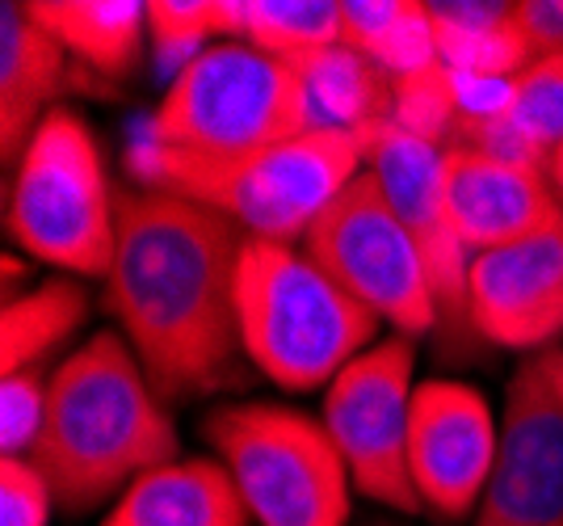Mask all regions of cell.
I'll return each instance as SVG.
<instances>
[{"instance_id":"cell-27","label":"cell","mask_w":563,"mask_h":526,"mask_svg":"<svg viewBox=\"0 0 563 526\" xmlns=\"http://www.w3.org/2000/svg\"><path fill=\"white\" fill-rule=\"evenodd\" d=\"M551 366H555V387L563 396V350H551Z\"/></svg>"},{"instance_id":"cell-17","label":"cell","mask_w":563,"mask_h":526,"mask_svg":"<svg viewBox=\"0 0 563 526\" xmlns=\"http://www.w3.org/2000/svg\"><path fill=\"white\" fill-rule=\"evenodd\" d=\"M471 122V140H459L479 152H493L517 165L547 168V156L563 144V51L542 55L521 76L509 80V97L496 114Z\"/></svg>"},{"instance_id":"cell-14","label":"cell","mask_w":563,"mask_h":526,"mask_svg":"<svg viewBox=\"0 0 563 526\" xmlns=\"http://www.w3.org/2000/svg\"><path fill=\"white\" fill-rule=\"evenodd\" d=\"M442 177L450 219L471 257L539 237L563 219L560 198L547 186V173L534 165L450 144L442 147Z\"/></svg>"},{"instance_id":"cell-16","label":"cell","mask_w":563,"mask_h":526,"mask_svg":"<svg viewBox=\"0 0 563 526\" xmlns=\"http://www.w3.org/2000/svg\"><path fill=\"white\" fill-rule=\"evenodd\" d=\"M253 514L219 459H173L118 493L101 526H249Z\"/></svg>"},{"instance_id":"cell-21","label":"cell","mask_w":563,"mask_h":526,"mask_svg":"<svg viewBox=\"0 0 563 526\" xmlns=\"http://www.w3.org/2000/svg\"><path fill=\"white\" fill-rule=\"evenodd\" d=\"M235 39L299 68L341 47V0H240Z\"/></svg>"},{"instance_id":"cell-5","label":"cell","mask_w":563,"mask_h":526,"mask_svg":"<svg viewBox=\"0 0 563 526\" xmlns=\"http://www.w3.org/2000/svg\"><path fill=\"white\" fill-rule=\"evenodd\" d=\"M316 131L303 76L240 39H219L147 114L140 144L168 156L228 161Z\"/></svg>"},{"instance_id":"cell-22","label":"cell","mask_w":563,"mask_h":526,"mask_svg":"<svg viewBox=\"0 0 563 526\" xmlns=\"http://www.w3.org/2000/svg\"><path fill=\"white\" fill-rule=\"evenodd\" d=\"M223 9L228 0H147V43L168 80L223 39Z\"/></svg>"},{"instance_id":"cell-15","label":"cell","mask_w":563,"mask_h":526,"mask_svg":"<svg viewBox=\"0 0 563 526\" xmlns=\"http://www.w3.org/2000/svg\"><path fill=\"white\" fill-rule=\"evenodd\" d=\"M71 85V55L25 4H0V161L13 168L22 161L38 122L59 106Z\"/></svg>"},{"instance_id":"cell-8","label":"cell","mask_w":563,"mask_h":526,"mask_svg":"<svg viewBox=\"0 0 563 526\" xmlns=\"http://www.w3.org/2000/svg\"><path fill=\"white\" fill-rule=\"evenodd\" d=\"M303 253L362 308L396 325V333L421 337L442 320L421 253L371 173H357L311 223Z\"/></svg>"},{"instance_id":"cell-24","label":"cell","mask_w":563,"mask_h":526,"mask_svg":"<svg viewBox=\"0 0 563 526\" xmlns=\"http://www.w3.org/2000/svg\"><path fill=\"white\" fill-rule=\"evenodd\" d=\"M47 476L30 459H4L0 463V526H47L51 518Z\"/></svg>"},{"instance_id":"cell-12","label":"cell","mask_w":563,"mask_h":526,"mask_svg":"<svg viewBox=\"0 0 563 526\" xmlns=\"http://www.w3.org/2000/svg\"><path fill=\"white\" fill-rule=\"evenodd\" d=\"M500 421L484 392L459 380H424L412 392L408 472L421 509L438 518H467L493 480Z\"/></svg>"},{"instance_id":"cell-10","label":"cell","mask_w":563,"mask_h":526,"mask_svg":"<svg viewBox=\"0 0 563 526\" xmlns=\"http://www.w3.org/2000/svg\"><path fill=\"white\" fill-rule=\"evenodd\" d=\"M471 526H563V396L551 350L526 354L509 380L493 480Z\"/></svg>"},{"instance_id":"cell-7","label":"cell","mask_w":563,"mask_h":526,"mask_svg":"<svg viewBox=\"0 0 563 526\" xmlns=\"http://www.w3.org/2000/svg\"><path fill=\"white\" fill-rule=\"evenodd\" d=\"M207 442L261 526H345L353 480L320 417L286 405H228L207 417Z\"/></svg>"},{"instance_id":"cell-26","label":"cell","mask_w":563,"mask_h":526,"mask_svg":"<svg viewBox=\"0 0 563 526\" xmlns=\"http://www.w3.org/2000/svg\"><path fill=\"white\" fill-rule=\"evenodd\" d=\"M542 173H547V186L555 190V198H560V207H563V144L547 156V168H542Z\"/></svg>"},{"instance_id":"cell-20","label":"cell","mask_w":563,"mask_h":526,"mask_svg":"<svg viewBox=\"0 0 563 526\" xmlns=\"http://www.w3.org/2000/svg\"><path fill=\"white\" fill-rule=\"evenodd\" d=\"M89 311V295L71 278H47L34 291L9 295L0 311V375L34 371L55 346H64Z\"/></svg>"},{"instance_id":"cell-9","label":"cell","mask_w":563,"mask_h":526,"mask_svg":"<svg viewBox=\"0 0 563 526\" xmlns=\"http://www.w3.org/2000/svg\"><path fill=\"white\" fill-rule=\"evenodd\" d=\"M417 346L412 337L375 341L329 383L324 430L350 468L353 489L396 514H417L421 497L408 472V421L417 392Z\"/></svg>"},{"instance_id":"cell-3","label":"cell","mask_w":563,"mask_h":526,"mask_svg":"<svg viewBox=\"0 0 563 526\" xmlns=\"http://www.w3.org/2000/svg\"><path fill=\"white\" fill-rule=\"evenodd\" d=\"M357 165H362L357 135L336 127H320L286 144L228 161L168 156L147 147L131 152V173L135 182H143V190L202 202L240 223L249 237L282 240V244H295L311 232V223L357 177Z\"/></svg>"},{"instance_id":"cell-18","label":"cell","mask_w":563,"mask_h":526,"mask_svg":"<svg viewBox=\"0 0 563 526\" xmlns=\"http://www.w3.org/2000/svg\"><path fill=\"white\" fill-rule=\"evenodd\" d=\"M25 13L97 76L131 73L147 34V4L140 0H25Z\"/></svg>"},{"instance_id":"cell-2","label":"cell","mask_w":563,"mask_h":526,"mask_svg":"<svg viewBox=\"0 0 563 526\" xmlns=\"http://www.w3.org/2000/svg\"><path fill=\"white\" fill-rule=\"evenodd\" d=\"M177 451L181 438L161 392L114 329L93 333L51 371L47 421L30 463L64 509H93Z\"/></svg>"},{"instance_id":"cell-25","label":"cell","mask_w":563,"mask_h":526,"mask_svg":"<svg viewBox=\"0 0 563 526\" xmlns=\"http://www.w3.org/2000/svg\"><path fill=\"white\" fill-rule=\"evenodd\" d=\"M514 30L530 51V64L563 51V0H517Z\"/></svg>"},{"instance_id":"cell-6","label":"cell","mask_w":563,"mask_h":526,"mask_svg":"<svg viewBox=\"0 0 563 526\" xmlns=\"http://www.w3.org/2000/svg\"><path fill=\"white\" fill-rule=\"evenodd\" d=\"M4 228L30 257L76 278H110L118 194L89 122L55 106L30 135L4 194Z\"/></svg>"},{"instance_id":"cell-11","label":"cell","mask_w":563,"mask_h":526,"mask_svg":"<svg viewBox=\"0 0 563 526\" xmlns=\"http://www.w3.org/2000/svg\"><path fill=\"white\" fill-rule=\"evenodd\" d=\"M362 144L366 173L378 182L383 198L391 202L404 232L412 237L429 274L438 311L446 320H467L471 253L446 207V177H442V144L421 140L396 127L391 119H375L353 131Z\"/></svg>"},{"instance_id":"cell-4","label":"cell","mask_w":563,"mask_h":526,"mask_svg":"<svg viewBox=\"0 0 563 526\" xmlns=\"http://www.w3.org/2000/svg\"><path fill=\"white\" fill-rule=\"evenodd\" d=\"M244 359L286 392L332 383L375 346L378 316L332 283L303 249L249 237L235 283Z\"/></svg>"},{"instance_id":"cell-23","label":"cell","mask_w":563,"mask_h":526,"mask_svg":"<svg viewBox=\"0 0 563 526\" xmlns=\"http://www.w3.org/2000/svg\"><path fill=\"white\" fill-rule=\"evenodd\" d=\"M47 421V383L34 371L0 375V451L4 459H30Z\"/></svg>"},{"instance_id":"cell-19","label":"cell","mask_w":563,"mask_h":526,"mask_svg":"<svg viewBox=\"0 0 563 526\" xmlns=\"http://www.w3.org/2000/svg\"><path fill=\"white\" fill-rule=\"evenodd\" d=\"M438 59L463 80H500L530 68V51L514 30L505 0H429Z\"/></svg>"},{"instance_id":"cell-1","label":"cell","mask_w":563,"mask_h":526,"mask_svg":"<svg viewBox=\"0 0 563 526\" xmlns=\"http://www.w3.org/2000/svg\"><path fill=\"white\" fill-rule=\"evenodd\" d=\"M249 232L202 202L118 190L110 308L152 387L181 401L240 383V257Z\"/></svg>"},{"instance_id":"cell-13","label":"cell","mask_w":563,"mask_h":526,"mask_svg":"<svg viewBox=\"0 0 563 526\" xmlns=\"http://www.w3.org/2000/svg\"><path fill=\"white\" fill-rule=\"evenodd\" d=\"M467 316L484 341L526 354L563 333V219L539 237L471 257Z\"/></svg>"}]
</instances>
